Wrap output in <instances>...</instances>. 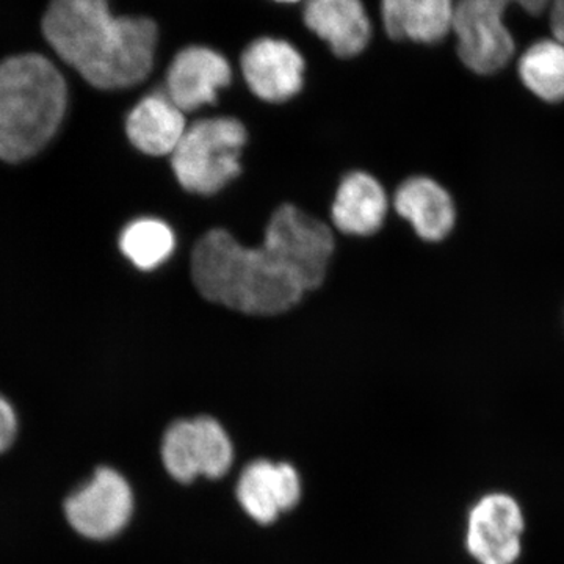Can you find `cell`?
Here are the masks:
<instances>
[{
    "instance_id": "cell-10",
    "label": "cell",
    "mask_w": 564,
    "mask_h": 564,
    "mask_svg": "<svg viewBox=\"0 0 564 564\" xmlns=\"http://www.w3.org/2000/svg\"><path fill=\"white\" fill-rule=\"evenodd\" d=\"M231 63L207 46H188L177 52L166 70L165 93L184 113L217 101L218 93L232 82Z\"/></svg>"
},
{
    "instance_id": "cell-1",
    "label": "cell",
    "mask_w": 564,
    "mask_h": 564,
    "mask_svg": "<svg viewBox=\"0 0 564 564\" xmlns=\"http://www.w3.org/2000/svg\"><path fill=\"white\" fill-rule=\"evenodd\" d=\"M334 252L329 226L282 204L259 247H245L231 232L212 229L192 254V278L204 299L237 313H288L325 281Z\"/></svg>"
},
{
    "instance_id": "cell-9",
    "label": "cell",
    "mask_w": 564,
    "mask_h": 564,
    "mask_svg": "<svg viewBox=\"0 0 564 564\" xmlns=\"http://www.w3.org/2000/svg\"><path fill=\"white\" fill-rule=\"evenodd\" d=\"M240 69L252 95L265 102L280 104L302 91L306 63L289 41L262 36L248 44Z\"/></svg>"
},
{
    "instance_id": "cell-2",
    "label": "cell",
    "mask_w": 564,
    "mask_h": 564,
    "mask_svg": "<svg viewBox=\"0 0 564 564\" xmlns=\"http://www.w3.org/2000/svg\"><path fill=\"white\" fill-rule=\"evenodd\" d=\"M41 29L55 54L101 90L135 87L154 68L158 24L117 17L109 0H51Z\"/></svg>"
},
{
    "instance_id": "cell-12",
    "label": "cell",
    "mask_w": 564,
    "mask_h": 564,
    "mask_svg": "<svg viewBox=\"0 0 564 564\" xmlns=\"http://www.w3.org/2000/svg\"><path fill=\"white\" fill-rule=\"evenodd\" d=\"M303 21L336 57H356L372 40V21L362 0H306Z\"/></svg>"
},
{
    "instance_id": "cell-8",
    "label": "cell",
    "mask_w": 564,
    "mask_h": 564,
    "mask_svg": "<svg viewBox=\"0 0 564 564\" xmlns=\"http://www.w3.org/2000/svg\"><path fill=\"white\" fill-rule=\"evenodd\" d=\"M525 516L511 494H485L466 519L467 554L477 564H516L522 555Z\"/></svg>"
},
{
    "instance_id": "cell-15",
    "label": "cell",
    "mask_w": 564,
    "mask_h": 564,
    "mask_svg": "<svg viewBox=\"0 0 564 564\" xmlns=\"http://www.w3.org/2000/svg\"><path fill=\"white\" fill-rule=\"evenodd\" d=\"M458 0H381V21L389 39L436 44L454 31Z\"/></svg>"
},
{
    "instance_id": "cell-3",
    "label": "cell",
    "mask_w": 564,
    "mask_h": 564,
    "mask_svg": "<svg viewBox=\"0 0 564 564\" xmlns=\"http://www.w3.org/2000/svg\"><path fill=\"white\" fill-rule=\"evenodd\" d=\"M68 106V87L44 55H11L0 62V161L39 154L57 133Z\"/></svg>"
},
{
    "instance_id": "cell-7",
    "label": "cell",
    "mask_w": 564,
    "mask_h": 564,
    "mask_svg": "<svg viewBox=\"0 0 564 564\" xmlns=\"http://www.w3.org/2000/svg\"><path fill=\"white\" fill-rule=\"evenodd\" d=\"M65 516L74 532L88 540L118 536L133 514L131 485L117 469L98 467L90 480L66 497Z\"/></svg>"
},
{
    "instance_id": "cell-19",
    "label": "cell",
    "mask_w": 564,
    "mask_h": 564,
    "mask_svg": "<svg viewBox=\"0 0 564 564\" xmlns=\"http://www.w3.org/2000/svg\"><path fill=\"white\" fill-rule=\"evenodd\" d=\"M18 433L17 411L0 395V454L9 451Z\"/></svg>"
},
{
    "instance_id": "cell-20",
    "label": "cell",
    "mask_w": 564,
    "mask_h": 564,
    "mask_svg": "<svg viewBox=\"0 0 564 564\" xmlns=\"http://www.w3.org/2000/svg\"><path fill=\"white\" fill-rule=\"evenodd\" d=\"M551 29L555 40L564 44V0H552Z\"/></svg>"
},
{
    "instance_id": "cell-4",
    "label": "cell",
    "mask_w": 564,
    "mask_h": 564,
    "mask_svg": "<svg viewBox=\"0 0 564 564\" xmlns=\"http://www.w3.org/2000/svg\"><path fill=\"white\" fill-rule=\"evenodd\" d=\"M247 129L236 118H206L188 126L172 158L174 176L184 191L214 195L242 172Z\"/></svg>"
},
{
    "instance_id": "cell-13",
    "label": "cell",
    "mask_w": 564,
    "mask_h": 564,
    "mask_svg": "<svg viewBox=\"0 0 564 564\" xmlns=\"http://www.w3.org/2000/svg\"><path fill=\"white\" fill-rule=\"evenodd\" d=\"M393 207L426 242H441L454 231V198L432 177L415 176L404 181L393 196Z\"/></svg>"
},
{
    "instance_id": "cell-14",
    "label": "cell",
    "mask_w": 564,
    "mask_h": 564,
    "mask_svg": "<svg viewBox=\"0 0 564 564\" xmlns=\"http://www.w3.org/2000/svg\"><path fill=\"white\" fill-rule=\"evenodd\" d=\"M187 128L184 111L163 91L141 98L126 120L128 139L152 158L172 155Z\"/></svg>"
},
{
    "instance_id": "cell-18",
    "label": "cell",
    "mask_w": 564,
    "mask_h": 564,
    "mask_svg": "<svg viewBox=\"0 0 564 564\" xmlns=\"http://www.w3.org/2000/svg\"><path fill=\"white\" fill-rule=\"evenodd\" d=\"M176 236L159 218H139L129 223L120 236V250L139 270L151 272L172 258Z\"/></svg>"
},
{
    "instance_id": "cell-21",
    "label": "cell",
    "mask_w": 564,
    "mask_h": 564,
    "mask_svg": "<svg viewBox=\"0 0 564 564\" xmlns=\"http://www.w3.org/2000/svg\"><path fill=\"white\" fill-rule=\"evenodd\" d=\"M276 2H282V3H295V2H302V0H276Z\"/></svg>"
},
{
    "instance_id": "cell-5",
    "label": "cell",
    "mask_w": 564,
    "mask_h": 564,
    "mask_svg": "<svg viewBox=\"0 0 564 564\" xmlns=\"http://www.w3.org/2000/svg\"><path fill=\"white\" fill-rule=\"evenodd\" d=\"M511 6L540 17L552 0H458L454 32L456 52L467 69L480 76L502 70L516 52L513 35L505 24V14Z\"/></svg>"
},
{
    "instance_id": "cell-17",
    "label": "cell",
    "mask_w": 564,
    "mask_h": 564,
    "mask_svg": "<svg viewBox=\"0 0 564 564\" xmlns=\"http://www.w3.org/2000/svg\"><path fill=\"white\" fill-rule=\"evenodd\" d=\"M522 84L538 99L549 104L564 101V44L541 40L532 44L518 62Z\"/></svg>"
},
{
    "instance_id": "cell-6",
    "label": "cell",
    "mask_w": 564,
    "mask_h": 564,
    "mask_svg": "<svg viewBox=\"0 0 564 564\" xmlns=\"http://www.w3.org/2000/svg\"><path fill=\"white\" fill-rule=\"evenodd\" d=\"M162 462L166 473L180 484H192L199 475L221 478L231 469L234 447L228 433L214 417L182 419L163 434Z\"/></svg>"
},
{
    "instance_id": "cell-11",
    "label": "cell",
    "mask_w": 564,
    "mask_h": 564,
    "mask_svg": "<svg viewBox=\"0 0 564 564\" xmlns=\"http://www.w3.org/2000/svg\"><path fill=\"white\" fill-rule=\"evenodd\" d=\"M236 492L245 513L269 525L302 500V478L292 464L258 459L245 467Z\"/></svg>"
},
{
    "instance_id": "cell-16",
    "label": "cell",
    "mask_w": 564,
    "mask_h": 564,
    "mask_svg": "<svg viewBox=\"0 0 564 564\" xmlns=\"http://www.w3.org/2000/svg\"><path fill=\"white\" fill-rule=\"evenodd\" d=\"M389 199L383 185L367 173L345 176L332 207L334 226L348 236H372L383 226Z\"/></svg>"
}]
</instances>
